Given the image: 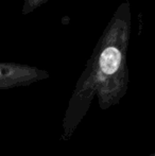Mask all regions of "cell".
Instances as JSON below:
<instances>
[{"instance_id":"obj_1","label":"cell","mask_w":155,"mask_h":156,"mask_svg":"<svg viewBox=\"0 0 155 156\" xmlns=\"http://www.w3.org/2000/svg\"><path fill=\"white\" fill-rule=\"evenodd\" d=\"M131 30V5L125 1L108 21L71 94L63 118V141L71 139L95 97L100 108L105 111L119 104L126 94L130 83L126 56Z\"/></svg>"},{"instance_id":"obj_2","label":"cell","mask_w":155,"mask_h":156,"mask_svg":"<svg viewBox=\"0 0 155 156\" xmlns=\"http://www.w3.org/2000/svg\"><path fill=\"white\" fill-rule=\"evenodd\" d=\"M49 73L33 66L15 63H0V90L28 86L46 80Z\"/></svg>"},{"instance_id":"obj_3","label":"cell","mask_w":155,"mask_h":156,"mask_svg":"<svg viewBox=\"0 0 155 156\" xmlns=\"http://www.w3.org/2000/svg\"><path fill=\"white\" fill-rule=\"evenodd\" d=\"M47 1H49V0H26L25 4H23V14L27 15V14H29V13L33 12L35 9H37L41 4L46 3Z\"/></svg>"},{"instance_id":"obj_4","label":"cell","mask_w":155,"mask_h":156,"mask_svg":"<svg viewBox=\"0 0 155 156\" xmlns=\"http://www.w3.org/2000/svg\"><path fill=\"white\" fill-rule=\"evenodd\" d=\"M148 156H155V153H151V154L148 155Z\"/></svg>"}]
</instances>
